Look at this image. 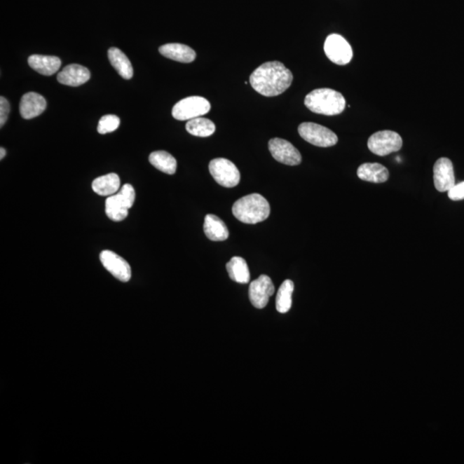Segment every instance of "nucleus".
Returning <instances> with one entry per match:
<instances>
[{"label": "nucleus", "instance_id": "20", "mask_svg": "<svg viewBox=\"0 0 464 464\" xmlns=\"http://www.w3.org/2000/svg\"><path fill=\"white\" fill-rule=\"evenodd\" d=\"M121 188V179L116 173H109L99 177L93 182V191L101 196L115 195Z\"/></svg>", "mask_w": 464, "mask_h": 464}, {"label": "nucleus", "instance_id": "12", "mask_svg": "<svg viewBox=\"0 0 464 464\" xmlns=\"http://www.w3.org/2000/svg\"><path fill=\"white\" fill-rule=\"evenodd\" d=\"M100 261L106 270L117 280L128 282L132 276V270L128 262L123 257L110 250L102 251Z\"/></svg>", "mask_w": 464, "mask_h": 464}, {"label": "nucleus", "instance_id": "18", "mask_svg": "<svg viewBox=\"0 0 464 464\" xmlns=\"http://www.w3.org/2000/svg\"><path fill=\"white\" fill-rule=\"evenodd\" d=\"M29 67L40 74L51 76L62 66V60L56 56L34 55L28 60Z\"/></svg>", "mask_w": 464, "mask_h": 464}, {"label": "nucleus", "instance_id": "10", "mask_svg": "<svg viewBox=\"0 0 464 464\" xmlns=\"http://www.w3.org/2000/svg\"><path fill=\"white\" fill-rule=\"evenodd\" d=\"M268 149L273 158L284 165L295 166L302 162V156L292 143L280 138H275L268 142Z\"/></svg>", "mask_w": 464, "mask_h": 464}, {"label": "nucleus", "instance_id": "29", "mask_svg": "<svg viewBox=\"0 0 464 464\" xmlns=\"http://www.w3.org/2000/svg\"><path fill=\"white\" fill-rule=\"evenodd\" d=\"M6 151L5 148L3 147L0 148V159H1V161L4 158L6 157Z\"/></svg>", "mask_w": 464, "mask_h": 464}, {"label": "nucleus", "instance_id": "4", "mask_svg": "<svg viewBox=\"0 0 464 464\" xmlns=\"http://www.w3.org/2000/svg\"><path fill=\"white\" fill-rule=\"evenodd\" d=\"M135 190L131 184H125L115 195L105 201L106 215L115 222L123 221L128 216V211L135 203Z\"/></svg>", "mask_w": 464, "mask_h": 464}, {"label": "nucleus", "instance_id": "3", "mask_svg": "<svg viewBox=\"0 0 464 464\" xmlns=\"http://www.w3.org/2000/svg\"><path fill=\"white\" fill-rule=\"evenodd\" d=\"M232 212L239 221L254 224L264 221L270 215L268 201L259 193H252L236 201Z\"/></svg>", "mask_w": 464, "mask_h": 464}, {"label": "nucleus", "instance_id": "26", "mask_svg": "<svg viewBox=\"0 0 464 464\" xmlns=\"http://www.w3.org/2000/svg\"><path fill=\"white\" fill-rule=\"evenodd\" d=\"M121 124L120 118L115 115L102 116L99 121L97 132L100 135L109 134L116 131Z\"/></svg>", "mask_w": 464, "mask_h": 464}, {"label": "nucleus", "instance_id": "19", "mask_svg": "<svg viewBox=\"0 0 464 464\" xmlns=\"http://www.w3.org/2000/svg\"><path fill=\"white\" fill-rule=\"evenodd\" d=\"M203 229L207 238L212 241L221 242L229 238V230L226 224L214 214L205 216Z\"/></svg>", "mask_w": 464, "mask_h": 464}, {"label": "nucleus", "instance_id": "21", "mask_svg": "<svg viewBox=\"0 0 464 464\" xmlns=\"http://www.w3.org/2000/svg\"><path fill=\"white\" fill-rule=\"evenodd\" d=\"M108 55L110 63L118 74L124 79H131L134 75V69L127 55L117 48H110Z\"/></svg>", "mask_w": 464, "mask_h": 464}, {"label": "nucleus", "instance_id": "8", "mask_svg": "<svg viewBox=\"0 0 464 464\" xmlns=\"http://www.w3.org/2000/svg\"><path fill=\"white\" fill-rule=\"evenodd\" d=\"M209 171L214 180L224 188H233L240 182L237 166L226 158H215L209 163Z\"/></svg>", "mask_w": 464, "mask_h": 464}, {"label": "nucleus", "instance_id": "23", "mask_svg": "<svg viewBox=\"0 0 464 464\" xmlns=\"http://www.w3.org/2000/svg\"><path fill=\"white\" fill-rule=\"evenodd\" d=\"M149 161L151 165L156 169L162 171V172L174 175L177 168V159L165 151H157L152 152L149 157Z\"/></svg>", "mask_w": 464, "mask_h": 464}, {"label": "nucleus", "instance_id": "11", "mask_svg": "<svg viewBox=\"0 0 464 464\" xmlns=\"http://www.w3.org/2000/svg\"><path fill=\"white\" fill-rule=\"evenodd\" d=\"M275 287L268 275H262L250 283L249 296L251 303L257 309L268 306L270 296L275 294Z\"/></svg>", "mask_w": 464, "mask_h": 464}, {"label": "nucleus", "instance_id": "15", "mask_svg": "<svg viewBox=\"0 0 464 464\" xmlns=\"http://www.w3.org/2000/svg\"><path fill=\"white\" fill-rule=\"evenodd\" d=\"M46 108H47V101L41 95L28 93L22 97L19 110L24 119L29 120L41 115Z\"/></svg>", "mask_w": 464, "mask_h": 464}, {"label": "nucleus", "instance_id": "28", "mask_svg": "<svg viewBox=\"0 0 464 464\" xmlns=\"http://www.w3.org/2000/svg\"><path fill=\"white\" fill-rule=\"evenodd\" d=\"M448 196L451 200H464V182L455 184L453 187L449 190Z\"/></svg>", "mask_w": 464, "mask_h": 464}, {"label": "nucleus", "instance_id": "24", "mask_svg": "<svg viewBox=\"0 0 464 464\" xmlns=\"http://www.w3.org/2000/svg\"><path fill=\"white\" fill-rule=\"evenodd\" d=\"M186 130L193 136L209 137L214 134L216 127L215 124L207 118L198 117L188 121Z\"/></svg>", "mask_w": 464, "mask_h": 464}, {"label": "nucleus", "instance_id": "14", "mask_svg": "<svg viewBox=\"0 0 464 464\" xmlns=\"http://www.w3.org/2000/svg\"><path fill=\"white\" fill-rule=\"evenodd\" d=\"M90 72L88 68L78 64H68L57 76V81L62 85L77 87L89 81Z\"/></svg>", "mask_w": 464, "mask_h": 464}, {"label": "nucleus", "instance_id": "6", "mask_svg": "<svg viewBox=\"0 0 464 464\" xmlns=\"http://www.w3.org/2000/svg\"><path fill=\"white\" fill-rule=\"evenodd\" d=\"M299 134L308 143L319 147L336 146L338 137L328 128L313 123H303L299 125Z\"/></svg>", "mask_w": 464, "mask_h": 464}, {"label": "nucleus", "instance_id": "16", "mask_svg": "<svg viewBox=\"0 0 464 464\" xmlns=\"http://www.w3.org/2000/svg\"><path fill=\"white\" fill-rule=\"evenodd\" d=\"M159 53L166 58L182 63H191L196 58V53L187 45L169 43L161 46Z\"/></svg>", "mask_w": 464, "mask_h": 464}, {"label": "nucleus", "instance_id": "25", "mask_svg": "<svg viewBox=\"0 0 464 464\" xmlns=\"http://www.w3.org/2000/svg\"><path fill=\"white\" fill-rule=\"evenodd\" d=\"M294 291V283L291 280H285L281 285L276 296V309L280 313H287L290 311Z\"/></svg>", "mask_w": 464, "mask_h": 464}, {"label": "nucleus", "instance_id": "27", "mask_svg": "<svg viewBox=\"0 0 464 464\" xmlns=\"http://www.w3.org/2000/svg\"><path fill=\"white\" fill-rule=\"evenodd\" d=\"M10 104L6 97H0V127H3L8 119L10 113Z\"/></svg>", "mask_w": 464, "mask_h": 464}, {"label": "nucleus", "instance_id": "5", "mask_svg": "<svg viewBox=\"0 0 464 464\" xmlns=\"http://www.w3.org/2000/svg\"><path fill=\"white\" fill-rule=\"evenodd\" d=\"M211 104L203 97H189L182 99L172 109V116L178 121H190L201 117L210 111Z\"/></svg>", "mask_w": 464, "mask_h": 464}, {"label": "nucleus", "instance_id": "1", "mask_svg": "<svg viewBox=\"0 0 464 464\" xmlns=\"http://www.w3.org/2000/svg\"><path fill=\"white\" fill-rule=\"evenodd\" d=\"M294 81L292 71L280 62H270L251 74L250 82L252 88L265 97H276L282 94Z\"/></svg>", "mask_w": 464, "mask_h": 464}, {"label": "nucleus", "instance_id": "13", "mask_svg": "<svg viewBox=\"0 0 464 464\" xmlns=\"http://www.w3.org/2000/svg\"><path fill=\"white\" fill-rule=\"evenodd\" d=\"M433 181L439 192H448L456 184L453 165L450 159L441 158L433 167Z\"/></svg>", "mask_w": 464, "mask_h": 464}, {"label": "nucleus", "instance_id": "7", "mask_svg": "<svg viewBox=\"0 0 464 464\" xmlns=\"http://www.w3.org/2000/svg\"><path fill=\"white\" fill-rule=\"evenodd\" d=\"M367 144L372 153L383 157L401 150L402 139L394 131H379L369 138Z\"/></svg>", "mask_w": 464, "mask_h": 464}, {"label": "nucleus", "instance_id": "22", "mask_svg": "<svg viewBox=\"0 0 464 464\" xmlns=\"http://www.w3.org/2000/svg\"><path fill=\"white\" fill-rule=\"evenodd\" d=\"M226 270L232 280L240 284H247L250 280L248 264L243 258L232 257L226 264Z\"/></svg>", "mask_w": 464, "mask_h": 464}, {"label": "nucleus", "instance_id": "17", "mask_svg": "<svg viewBox=\"0 0 464 464\" xmlns=\"http://www.w3.org/2000/svg\"><path fill=\"white\" fill-rule=\"evenodd\" d=\"M357 175L361 180L374 184H383L390 177L389 170L386 167L378 163H363L357 169Z\"/></svg>", "mask_w": 464, "mask_h": 464}, {"label": "nucleus", "instance_id": "2", "mask_svg": "<svg viewBox=\"0 0 464 464\" xmlns=\"http://www.w3.org/2000/svg\"><path fill=\"white\" fill-rule=\"evenodd\" d=\"M304 105L311 112L325 116H337L344 111L346 100L338 91L321 88L311 91L304 99Z\"/></svg>", "mask_w": 464, "mask_h": 464}, {"label": "nucleus", "instance_id": "9", "mask_svg": "<svg viewBox=\"0 0 464 464\" xmlns=\"http://www.w3.org/2000/svg\"><path fill=\"white\" fill-rule=\"evenodd\" d=\"M325 52L328 58L334 64L345 66L353 59L351 45L343 36L338 34L327 37L325 43Z\"/></svg>", "mask_w": 464, "mask_h": 464}]
</instances>
